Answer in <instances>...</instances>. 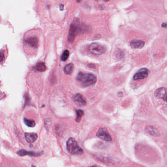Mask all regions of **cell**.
<instances>
[{"mask_svg":"<svg viewBox=\"0 0 167 167\" xmlns=\"http://www.w3.org/2000/svg\"><path fill=\"white\" fill-rule=\"evenodd\" d=\"M87 66L88 67L91 68H95L96 67L95 65L94 64H92V63L88 64Z\"/></svg>","mask_w":167,"mask_h":167,"instance_id":"cell-20","label":"cell"},{"mask_svg":"<svg viewBox=\"0 0 167 167\" xmlns=\"http://www.w3.org/2000/svg\"><path fill=\"white\" fill-rule=\"evenodd\" d=\"M162 27H163V28H166L167 27V24L166 23H163L162 25Z\"/></svg>","mask_w":167,"mask_h":167,"instance_id":"cell-22","label":"cell"},{"mask_svg":"<svg viewBox=\"0 0 167 167\" xmlns=\"http://www.w3.org/2000/svg\"><path fill=\"white\" fill-rule=\"evenodd\" d=\"M73 101L79 106H85L87 103L85 99L82 95L80 94H77L74 96L73 97Z\"/></svg>","mask_w":167,"mask_h":167,"instance_id":"cell-8","label":"cell"},{"mask_svg":"<svg viewBox=\"0 0 167 167\" xmlns=\"http://www.w3.org/2000/svg\"><path fill=\"white\" fill-rule=\"evenodd\" d=\"M17 154L20 157L29 155L30 157H37L40 156V153L34 151H27L25 150H21L17 152Z\"/></svg>","mask_w":167,"mask_h":167,"instance_id":"cell-9","label":"cell"},{"mask_svg":"<svg viewBox=\"0 0 167 167\" xmlns=\"http://www.w3.org/2000/svg\"><path fill=\"white\" fill-rule=\"evenodd\" d=\"M69 56V52L68 50H65L61 55V60L63 61H65L67 59Z\"/></svg>","mask_w":167,"mask_h":167,"instance_id":"cell-18","label":"cell"},{"mask_svg":"<svg viewBox=\"0 0 167 167\" xmlns=\"http://www.w3.org/2000/svg\"><path fill=\"white\" fill-rule=\"evenodd\" d=\"M59 8H60V10H63L64 9V6L62 4H60L59 5Z\"/></svg>","mask_w":167,"mask_h":167,"instance_id":"cell-21","label":"cell"},{"mask_svg":"<svg viewBox=\"0 0 167 167\" xmlns=\"http://www.w3.org/2000/svg\"><path fill=\"white\" fill-rule=\"evenodd\" d=\"M146 131L150 135H153L154 136H157L159 134L158 130L152 126H147L146 127Z\"/></svg>","mask_w":167,"mask_h":167,"instance_id":"cell-14","label":"cell"},{"mask_svg":"<svg viewBox=\"0 0 167 167\" xmlns=\"http://www.w3.org/2000/svg\"><path fill=\"white\" fill-rule=\"evenodd\" d=\"M96 1H97V0H96ZM104 1H106V2H108V1H109V0H104Z\"/></svg>","mask_w":167,"mask_h":167,"instance_id":"cell-23","label":"cell"},{"mask_svg":"<svg viewBox=\"0 0 167 167\" xmlns=\"http://www.w3.org/2000/svg\"><path fill=\"white\" fill-rule=\"evenodd\" d=\"M34 69H35V71H37L40 72H43L46 70V65L44 62H39L35 65V67H34Z\"/></svg>","mask_w":167,"mask_h":167,"instance_id":"cell-15","label":"cell"},{"mask_svg":"<svg viewBox=\"0 0 167 167\" xmlns=\"http://www.w3.org/2000/svg\"><path fill=\"white\" fill-rule=\"evenodd\" d=\"M0 57H1V62H2L3 61V59L5 58V57H4V54H3V51H1V54H0Z\"/></svg>","mask_w":167,"mask_h":167,"instance_id":"cell-19","label":"cell"},{"mask_svg":"<svg viewBox=\"0 0 167 167\" xmlns=\"http://www.w3.org/2000/svg\"><path fill=\"white\" fill-rule=\"evenodd\" d=\"M84 115V112L82 110H78L77 111V118L75 119V121L77 122H80L81 120V118Z\"/></svg>","mask_w":167,"mask_h":167,"instance_id":"cell-17","label":"cell"},{"mask_svg":"<svg viewBox=\"0 0 167 167\" xmlns=\"http://www.w3.org/2000/svg\"><path fill=\"white\" fill-rule=\"evenodd\" d=\"M149 73L150 71L147 68L141 69L134 75L133 79L134 80H143L148 77Z\"/></svg>","mask_w":167,"mask_h":167,"instance_id":"cell-7","label":"cell"},{"mask_svg":"<svg viewBox=\"0 0 167 167\" xmlns=\"http://www.w3.org/2000/svg\"><path fill=\"white\" fill-rule=\"evenodd\" d=\"M88 50L94 55H101L106 52V48L99 43H93L88 47Z\"/></svg>","mask_w":167,"mask_h":167,"instance_id":"cell-4","label":"cell"},{"mask_svg":"<svg viewBox=\"0 0 167 167\" xmlns=\"http://www.w3.org/2000/svg\"><path fill=\"white\" fill-rule=\"evenodd\" d=\"M24 122L25 124L29 127H33L35 126V123L34 121L31 119H29L27 118L24 119Z\"/></svg>","mask_w":167,"mask_h":167,"instance_id":"cell-16","label":"cell"},{"mask_svg":"<svg viewBox=\"0 0 167 167\" xmlns=\"http://www.w3.org/2000/svg\"><path fill=\"white\" fill-rule=\"evenodd\" d=\"M80 19L78 18H75L73 20L71 24L70 29H69V35H68V41L70 43H72L75 38V36L78 34L80 30Z\"/></svg>","mask_w":167,"mask_h":167,"instance_id":"cell-2","label":"cell"},{"mask_svg":"<svg viewBox=\"0 0 167 167\" xmlns=\"http://www.w3.org/2000/svg\"><path fill=\"white\" fill-rule=\"evenodd\" d=\"M97 136L99 138L106 142L112 141V137L106 128H100L97 132Z\"/></svg>","mask_w":167,"mask_h":167,"instance_id":"cell-5","label":"cell"},{"mask_svg":"<svg viewBox=\"0 0 167 167\" xmlns=\"http://www.w3.org/2000/svg\"><path fill=\"white\" fill-rule=\"evenodd\" d=\"M80 0H77V2H80Z\"/></svg>","mask_w":167,"mask_h":167,"instance_id":"cell-24","label":"cell"},{"mask_svg":"<svg viewBox=\"0 0 167 167\" xmlns=\"http://www.w3.org/2000/svg\"><path fill=\"white\" fill-rule=\"evenodd\" d=\"M74 70V65L73 63H69L65 66L64 72L66 75H71Z\"/></svg>","mask_w":167,"mask_h":167,"instance_id":"cell-13","label":"cell"},{"mask_svg":"<svg viewBox=\"0 0 167 167\" xmlns=\"http://www.w3.org/2000/svg\"><path fill=\"white\" fill-rule=\"evenodd\" d=\"M67 149L72 154L80 155L83 153V150L74 138H70L67 141Z\"/></svg>","mask_w":167,"mask_h":167,"instance_id":"cell-3","label":"cell"},{"mask_svg":"<svg viewBox=\"0 0 167 167\" xmlns=\"http://www.w3.org/2000/svg\"><path fill=\"white\" fill-rule=\"evenodd\" d=\"M25 136L27 141L29 143H32L35 142L38 137L37 134L35 133H26Z\"/></svg>","mask_w":167,"mask_h":167,"instance_id":"cell-11","label":"cell"},{"mask_svg":"<svg viewBox=\"0 0 167 167\" xmlns=\"http://www.w3.org/2000/svg\"><path fill=\"white\" fill-rule=\"evenodd\" d=\"M154 96L157 98L162 99L167 103V88H160L154 92Z\"/></svg>","mask_w":167,"mask_h":167,"instance_id":"cell-6","label":"cell"},{"mask_svg":"<svg viewBox=\"0 0 167 167\" xmlns=\"http://www.w3.org/2000/svg\"><path fill=\"white\" fill-rule=\"evenodd\" d=\"M77 80L83 86L88 87L95 85L97 78L94 74L80 72L77 75Z\"/></svg>","mask_w":167,"mask_h":167,"instance_id":"cell-1","label":"cell"},{"mask_svg":"<svg viewBox=\"0 0 167 167\" xmlns=\"http://www.w3.org/2000/svg\"><path fill=\"white\" fill-rule=\"evenodd\" d=\"M130 46L133 49H141L145 45L144 42L142 40H133L130 42Z\"/></svg>","mask_w":167,"mask_h":167,"instance_id":"cell-10","label":"cell"},{"mask_svg":"<svg viewBox=\"0 0 167 167\" xmlns=\"http://www.w3.org/2000/svg\"><path fill=\"white\" fill-rule=\"evenodd\" d=\"M26 42L31 47L37 48L38 45V40L36 37L28 38L26 40Z\"/></svg>","mask_w":167,"mask_h":167,"instance_id":"cell-12","label":"cell"}]
</instances>
